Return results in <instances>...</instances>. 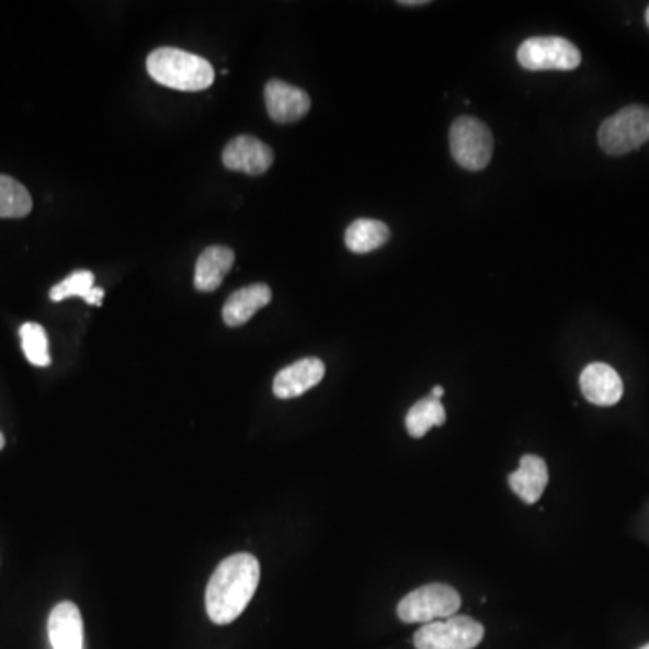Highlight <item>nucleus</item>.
Masks as SVG:
<instances>
[{
    "label": "nucleus",
    "instance_id": "nucleus-21",
    "mask_svg": "<svg viewBox=\"0 0 649 649\" xmlns=\"http://www.w3.org/2000/svg\"><path fill=\"white\" fill-rule=\"evenodd\" d=\"M103 296H105V291L100 289V287H92L83 299H86L89 305H102Z\"/></svg>",
    "mask_w": 649,
    "mask_h": 649
},
{
    "label": "nucleus",
    "instance_id": "nucleus-13",
    "mask_svg": "<svg viewBox=\"0 0 649 649\" xmlns=\"http://www.w3.org/2000/svg\"><path fill=\"white\" fill-rule=\"evenodd\" d=\"M271 298H273V291L265 284L249 285L243 289L235 291L224 304V323L228 327L248 323L260 309L270 305Z\"/></svg>",
    "mask_w": 649,
    "mask_h": 649
},
{
    "label": "nucleus",
    "instance_id": "nucleus-10",
    "mask_svg": "<svg viewBox=\"0 0 649 649\" xmlns=\"http://www.w3.org/2000/svg\"><path fill=\"white\" fill-rule=\"evenodd\" d=\"M324 377L323 361L318 357H305L293 365L285 366L274 377L273 391L278 399H295L304 396L305 391L320 385Z\"/></svg>",
    "mask_w": 649,
    "mask_h": 649
},
{
    "label": "nucleus",
    "instance_id": "nucleus-18",
    "mask_svg": "<svg viewBox=\"0 0 649 649\" xmlns=\"http://www.w3.org/2000/svg\"><path fill=\"white\" fill-rule=\"evenodd\" d=\"M33 198L24 184L16 179L0 175V218L27 217Z\"/></svg>",
    "mask_w": 649,
    "mask_h": 649
},
{
    "label": "nucleus",
    "instance_id": "nucleus-20",
    "mask_svg": "<svg viewBox=\"0 0 649 649\" xmlns=\"http://www.w3.org/2000/svg\"><path fill=\"white\" fill-rule=\"evenodd\" d=\"M92 287H94V274L91 271H77L60 284L55 285L49 296L53 301H61V299L72 298V296L83 299Z\"/></svg>",
    "mask_w": 649,
    "mask_h": 649
},
{
    "label": "nucleus",
    "instance_id": "nucleus-23",
    "mask_svg": "<svg viewBox=\"0 0 649 649\" xmlns=\"http://www.w3.org/2000/svg\"><path fill=\"white\" fill-rule=\"evenodd\" d=\"M402 5H422L426 4V2H422V0H402Z\"/></svg>",
    "mask_w": 649,
    "mask_h": 649
},
{
    "label": "nucleus",
    "instance_id": "nucleus-22",
    "mask_svg": "<svg viewBox=\"0 0 649 649\" xmlns=\"http://www.w3.org/2000/svg\"><path fill=\"white\" fill-rule=\"evenodd\" d=\"M442 396H444V388H442V386H433L432 397H435V399L441 401Z\"/></svg>",
    "mask_w": 649,
    "mask_h": 649
},
{
    "label": "nucleus",
    "instance_id": "nucleus-8",
    "mask_svg": "<svg viewBox=\"0 0 649 649\" xmlns=\"http://www.w3.org/2000/svg\"><path fill=\"white\" fill-rule=\"evenodd\" d=\"M273 148L253 136L235 137L223 152L224 167L248 175H262L273 167Z\"/></svg>",
    "mask_w": 649,
    "mask_h": 649
},
{
    "label": "nucleus",
    "instance_id": "nucleus-12",
    "mask_svg": "<svg viewBox=\"0 0 649 649\" xmlns=\"http://www.w3.org/2000/svg\"><path fill=\"white\" fill-rule=\"evenodd\" d=\"M47 634L53 649H83V620L77 604H56L47 620Z\"/></svg>",
    "mask_w": 649,
    "mask_h": 649
},
{
    "label": "nucleus",
    "instance_id": "nucleus-19",
    "mask_svg": "<svg viewBox=\"0 0 649 649\" xmlns=\"http://www.w3.org/2000/svg\"><path fill=\"white\" fill-rule=\"evenodd\" d=\"M22 351L26 354L27 361L35 366L52 365L49 354V341L46 330L38 323H24L21 327Z\"/></svg>",
    "mask_w": 649,
    "mask_h": 649
},
{
    "label": "nucleus",
    "instance_id": "nucleus-1",
    "mask_svg": "<svg viewBox=\"0 0 649 649\" xmlns=\"http://www.w3.org/2000/svg\"><path fill=\"white\" fill-rule=\"evenodd\" d=\"M260 583L259 559L251 554H234L215 568L206 589V612L212 623H234L243 610Z\"/></svg>",
    "mask_w": 649,
    "mask_h": 649
},
{
    "label": "nucleus",
    "instance_id": "nucleus-2",
    "mask_svg": "<svg viewBox=\"0 0 649 649\" xmlns=\"http://www.w3.org/2000/svg\"><path fill=\"white\" fill-rule=\"evenodd\" d=\"M147 69L153 81L175 91H206L215 80L214 67L206 58L175 47H159L150 53Z\"/></svg>",
    "mask_w": 649,
    "mask_h": 649
},
{
    "label": "nucleus",
    "instance_id": "nucleus-15",
    "mask_svg": "<svg viewBox=\"0 0 649 649\" xmlns=\"http://www.w3.org/2000/svg\"><path fill=\"white\" fill-rule=\"evenodd\" d=\"M234 264L235 253L226 246H212L204 249L195 267V289L201 293L218 289Z\"/></svg>",
    "mask_w": 649,
    "mask_h": 649
},
{
    "label": "nucleus",
    "instance_id": "nucleus-26",
    "mask_svg": "<svg viewBox=\"0 0 649 649\" xmlns=\"http://www.w3.org/2000/svg\"><path fill=\"white\" fill-rule=\"evenodd\" d=\"M640 649H649V645L642 646Z\"/></svg>",
    "mask_w": 649,
    "mask_h": 649
},
{
    "label": "nucleus",
    "instance_id": "nucleus-14",
    "mask_svg": "<svg viewBox=\"0 0 649 649\" xmlns=\"http://www.w3.org/2000/svg\"><path fill=\"white\" fill-rule=\"evenodd\" d=\"M547 483V464L536 455L522 457L520 467L509 475V486L513 489L514 494L528 505L538 502Z\"/></svg>",
    "mask_w": 649,
    "mask_h": 649
},
{
    "label": "nucleus",
    "instance_id": "nucleus-24",
    "mask_svg": "<svg viewBox=\"0 0 649 649\" xmlns=\"http://www.w3.org/2000/svg\"><path fill=\"white\" fill-rule=\"evenodd\" d=\"M5 441H4V435H2V433H0V449H2V447H4Z\"/></svg>",
    "mask_w": 649,
    "mask_h": 649
},
{
    "label": "nucleus",
    "instance_id": "nucleus-25",
    "mask_svg": "<svg viewBox=\"0 0 649 649\" xmlns=\"http://www.w3.org/2000/svg\"><path fill=\"white\" fill-rule=\"evenodd\" d=\"M646 24H648V27H649V5H648V10H646Z\"/></svg>",
    "mask_w": 649,
    "mask_h": 649
},
{
    "label": "nucleus",
    "instance_id": "nucleus-11",
    "mask_svg": "<svg viewBox=\"0 0 649 649\" xmlns=\"http://www.w3.org/2000/svg\"><path fill=\"white\" fill-rule=\"evenodd\" d=\"M587 401L597 406H614L623 397L624 386L619 374L604 363H592L579 379Z\"/></svg>",
    "mask_w": 649,
    "mask_h": 649
},
{
    "label": "nucleus",
    "instance_id": "nucleus-16",
    "mask_svg": "<svg viewBox=\"0 0 649 649\" xmlns=\"http://www.w3.org/2000/svg\"><path fill=\"white\" fill-rule=\"evenodd\" d=\"M390 240V229L374 218H360L349 226L345 234L346 248L352 253L366 254L383 248Z\"/></svg>",
    "mask_w": 649,
    "mask_h": 649
},
{
    "label": "nucleus",
    "instance_id": "nucleus-4",
    "mask_svg": "<svg viewBox=\"0 0 649 649\" xmlns=\"http://www.w3.org/2000/svg\"><path fill=\"white\" fill-rule=\"evenodd\" d=\"M462 606L457 590L447 584H424L401 599L397 606V615L402 623H433V620L455 617Z\"/></svg>",
    "mask_w": 649,
    "mask_h": 649
},
{
    "label": "nucleus",
    "instance_id": "nucleus-9",
    "mask_svg": "<svg viewBox=\"0 0 649 649\" xmlns=\"http://www.w3.org/2000/svg\"><path fill=\"white\" fill-rule=\"evenodd\" d=\"M265 107L276 123H295L310 111V98L304 89L282 80L267 81Z\"/></svg>",
    "mask_w": 649,
    "mask_h": 649
},
{
    "label": "nucleus",
    "instance_id": "nucleus-6",
    "mask_svg": "<svg viewBox=\"0 0 649 649\" xmlns=\"http://www.w3.org/2000/svg\"><path fill=\"white\" fill-rule=\"evenodd\" d=\"M517 61L527 71H573L581 66V52L561 36H533L517 49Z\"/></svg>",
    "mask_w": 649,
    "mask_h": 649
},
{
    "label": "nucleus",
    "instance_id": "nucleus-7",
    "mask_svg": "<svg viewBox=\"0 0 649 649\" xmlns=\"http://www.w3.org/2000/svg\"><path fill=\"white\" fill-rule=\"evenodd\" d=\"M483 639V626L478 620L455 615L422 626L413 637L417 649H475Z\"/></svg>",
    "mask_w": 649,
    "mask_h": 649
},
{
    "label": "nucleus",
    "instance_id": "nucleus-5",
    "mask_svg": "<svg viewBox=\"0 0 649 649\" xmlns=\"http://www.w3.org/2000/svg\"><path fill=\"white\" fill-rule=\"evenodd\" d=\"M492 147L494 141L486 123L471 116L455 119L449 130V148L462 168L471 172L483 170L491 162Z\"/></svg>",
    "mask_w": 649,
    "mask_h": 649
},
{
    "label": "nucleus",
    "instance_id": "nucleus-3",
    "mask_svg": "<svg viewBox=\"0 0 649 649\" xmlns=\"http://www.w3.org/2000/svg\"><path fill=\"white\" fill-rule=\"evenodd\" d=\"M599 145L610 156H624L642 147L649 139V109L628 105L606 117L599 128Z\"/></svg>",
    "mask_w": 649,
    "mask_h": 649
},
{
    "label": "nucleus",
    "instance_id": "nucleus-17",
    "mask_svg": "<svg viewBox=\"0 0 649 649\" xmlns=\"http://www.w3.org/2000/svg\"><path fill=\"white\" fill-rule=\"evenodd\" d=\"M446 422V410L435 397H426L411 406L406 415V430L413 439H421L432 428L442 426Z\"/></svg>",
    "mask_w": 649,
    "mask_h": 649
}]
</instances>
